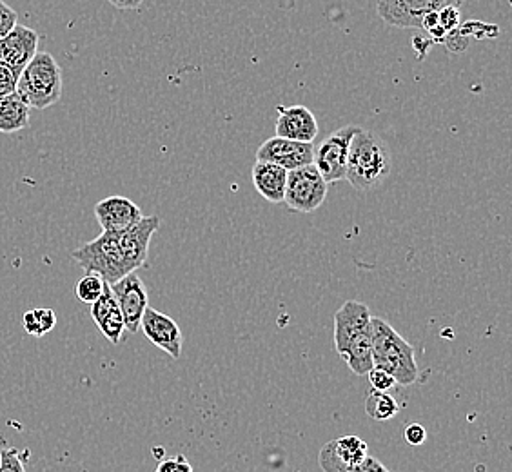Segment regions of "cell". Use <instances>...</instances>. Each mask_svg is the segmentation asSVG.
<instances>
[{
    "label": "cell",
    "instance_id": "obj_15",
    "mask_svg": "<svg viewBox=\"0 0 512 472\" xmlns=\"http://www.w3.org/2000/svg\"><path fill=\"white\" fill-rule=\"evenodd\" d=\"M158 227H160V218L144 217L138 224L129 227L128 231L117 233L122 253L126 256L131 273H135L138 267L146 266L149 244L153 235L157 233Z\"/></svg>",
    "mask_w": 512,
    "mask_h": 472
},
{
    "label": "cell",
    "instance_id": "obj_17",
    "mask_svg": "<svg viewBox=\"0 0 512 472\" xmlns=\"http://www.w3.org/2000/svg\"><path fill=\"white\" fill-rule=\"evenodd\" d=\"M91 318L100 329V333L108 338L111 344H120L126 333L124 318L120 313L119 304L111 293V287L106 284L104 293L95 304H91Z\"/></svg>",
    "mask_w": 512,
    "mask_h": 472
},
{
    "label": "cell",
    "instance_id": "obj_13",
    "mask_svg": "<svg viewBox=\"0 0 512 472\" xmlns=\"http://www.w3.org/2000/svg\"><path fill=\"white\" fill-rule=\"evenodd\" d=\"M367 458V443L358 436H342L320 451V467L325 472H351Z\"/></svg>",
    "mask_w": 512,
    "mask_h": 472
},
{
    "label": "cell",
    "instance_id": "obj_18",
    "mask_svg": "<svg viewBox=\"0 0 512 472\" xmlns=\"http://www.w3.org/2000/svg\"><path fill=\"white\" fill-rule=\"evenodd\" d=\"M251 178L256 191L266 198L267 202L280 204L286 195L287 171L275 164L256 162L251 171Z\"/></svg>",
    "mask_w": 512,
    "mask_h": 472
},
{
    "label": "cell",
    "instance_id": "obj_23",
    "mask_svg": "<svg viewBox=\"0 0 512 472\" xmlns=\"http://www.w3.org/2000/svg\"><path fill=\"white\" fill-rule=\"evenodd\" d=\"M369 384L371 387L375 389V391H380V393H387V391H391L393 387H396V380H394L391 374L384 371V369H380V367H373L369 373Z\"/></svg>",
    "mask_w": 512,
    "mask_h": 472
},
{
    "label": "cell",
    "instance_id": "obj_28",
    "mask_svg": "<svg viewBox=\"0 0 512 472\" xmlns=\"http://www.w3.org/2000/svg\"><path fill=\"white\" fill-rule=\"evenodd\" d=\"M17 80H19V77L10 68L0 66V97H6V95L15 93Z\"/></svg>",
    "mask_w": 512,
    "mask_h": 472
},
{
    "label": "cell",
    "instance_id": "obj_22",
    "mask_svg": "<svg viewBox=\"0 0 512 472\" xmlns=\"http://www.w3.org/2000/svg\"><path fill=\"white\" fill-rule=\"evenodd\" d=\"M106 282L99 275L86 273L84 278H80L79 284L75 287V293L82 304H95L104 293Z\"/></svg>",
    "mask_w": 512,
    "mask_h": 472
},
{
    "label": "cell",
    "instance_id": "obj_6",
    "mask_svg": "<svg viewBox=\"0 0 512 472\" xmlns=\"http://www.w3.org/2000/svg\"><path fill=\"white\" fill-rule=\"evenodd\" d=\"M358 131L356 126H344L336 129L324 142L315 148L313 166L318 169L327 184H336L345 180V169H347V157H349V146L351 140Z\"/></svg>",
    "mask_w": 512,
    "mask_h": 472
},
{
    "label": "cell",
    "instance_id": "obj_20",
    "mask_svg": "<svg viewBox=\"0 0 512 472\" xmlns=\"http://www.w3.org/2000/svg\"><path fill=\"white\" fill-rule=\"evenodd\" d=\"M365 411L376 422H387V420H391V418L398 414L400 405H398V402L394 400L391 394L380 393V391L371 389L367 396H365Z\"/></svg>",
    "mask_w": 512,
    "mask_h": 472
},
{
    "label": "cell",
    "instance_id": "obj_12",
    "mask_svg": "<svg viewBox=\"0 0 512 472\" xmlns=\"http://www.w3.org/2000/svg\"><path fill=\"white\" fill-rule=\"evenodd\" d=\"M140 331L146 335L151 344L157 345L158 349L168 353L171 358L178 360L182 356L184 338H182L180 327L171 316L164 315L153 307H148L142 316Z\"/></svg>",
    "mask_w": 512,
    "mask_h": 472
},
{
    "label": "cell",
    "instance_id": "obj_19",
    "mask_svg": "<svg viewBox=\"0 0 512 472\" xmlns=\"http://www.w3.org/2000/svg\"><path fill=\"white\" fill-rule=\"evenodd\" d=\"M30 126V106L17 93L0 97V133H17Z\"/></svg>",
    "mask_w": 512,
    "mask_h": 472
},
{
    "label": "cell",
    "instance_id": "obj_26",
    "mask_svg": "<svg viewBox=\"0 0 512 472\" xmlns=\"http://www.w3.org/2000/svg\"><path fill=\"white\" fill-rule=\"evenodd\" d=\"M155 472H193V467L186 460V456H175V458H166L158 463Z\"/></svg>",
    "mask_w": 512,
    "mask_h": 472
},
{
    "label": "cell",
    "instance_id": "obj_16",
    "mask_svg": "<svg viewBox=\"0 0 512 472\" xmlns=\"http://www.w3.org/2000/svg\"><path fill=\"white\" fill-rule=\"evenodd\" d=\"M318 120L315 113L306 106H289L278 108L276 120V137L295 140L302 144H313L318 137Z\"/></svg>",
    "mask_w": 512,
    "mask_h": 472
},
{
    "label": "cell",
    "instance_id": "obj_7",
    "mask_svg": "<svg viewBox=\"0 0 512 472\" xmlns=\"http://www.w3.org/2000/svg\"><path fill=\"white\" fill-rule=\"evenodd\" d=\"M465 0H376L378 17L396 28H420L427 13L460 8Z\"/></svg>",
    "mask_w": 512,
    "mask_h": 472
},
{
    "label": "cell",
    "instance_id": "obj_30",
    "mask_svg": "<svg viewBox=\"0 0 512 472\" xmlns=\"http://www.w3.org/2000/svg\"><path fill=\"white\" fill-rule=\"evenodd\" d=\"M351 472H391L387 467H385L384 463L378 462L376 458H371V456H367L364 462L360 463L358 467H355Z\"/></svg>",
    "mask_w": 512,
    "mask_h": 472
},
{
    "label": "cell",
    "instance_id": "obj_32",
    "mask_svg": "<svg viewBox=\"0 0 512 472\" xmlns=\"http://www.w3.org/2000/svg\"><path fill=\"white\" fill-rule=\"evenodd\" d=\"M0 462H2V453H0Z\"/></svg>",
    "mask_w": 512,
    "mask_h": 472
},
{
    "label": "cell",
    "instance_id": "obj_9",
    "mask_svg": "<svg viewBox=\"0 0 512 472\" xmlns=\"http://www.w3.org/2000/svg\"><path fill=\"white\" fill-rule=\"evenodd\" d=\"M111 293L119 304L120 313L124 318V325L128 333H138L142 316L148 309V291L144 282L137 273L120 278L117 284H113Z\"/></svg>",
    "mask_w": 512,
    "mask_h": 472
},
{
    "label": "cell",
    "instance_id": "obj_3",
    "mask_svg": "<svg viewBox=\"0 0 512 472\" xmlns=\"http://www.w3.org/2000/svg\"><path fill=\"white\" fill-rule=\"evenodd\" d=\"M15 93L30 109H48L62 97V69L48 51H39L22 69Z\"/></svg>",
    "mask_w": 512,
    "mask_h": 472
},
{
    "label": "cell",
    "instance_id": "obj_14",
    "mask_svg": "<svg viewBox=\"0 0 512 472\" xmlns=\"http://www.w3.org/2000/svg\"><path fill=\"white\" fill-rule=\"evenodd\" d=\"M95 217L104 233H122L138 224L144 215H142V209L133 200L113 195L100 200L95 206Z\"/></svg>",
    "mask_w": 512,
    "mask_h": 472
},
{
    "label": "cell",
    "instance_id": "obj_11",
    "mask_svg": "<svg viewBox=\"0 0 512 472\" xmlns=\"http://www.w3.org/2000/svg\"><path fill=\"white\" fill-rule=\"evenodd\" d=\"M37 53L39 33L26 26L17 24L4 39H0V66L10 68L17 77Z\"/></svg>",
    "mask_w": 512,
    "mask_h": 472
},
{
    "label": "cell",
    "instance_id": "obj_1",
    "mask_svg": "<svg viewBox=\"0 0 512 472\" xmlns=\"http://www.w3.org/2000/svg\"><path fill=\"white\" fill-rule=\"evenodd\" d=\"M391 168V151L384 140L358 128L349 146L345 180L358 191H371L389 177Z\"/></svg>",
    "mask_w": 512,
    "mask_h": 472
},
{
    "label": "cell",
    "instance_id": "obj_5",
    "mask_svg": "<svg viewBox=\"0 0 512 472\" xmlns=\"http://www.w3.org/2000/svg\"><path fill=\"white\" fill-rule=\"evenodd\" d=\"M327 187L329 184L313 164L304 168L291 169L287 171L284 202L289 209L298 213H313L324 204L327 198Z\"/></svg>",
    "mask_w": 512,
    "mask_h": 472
},
{
    "label": "cell",
    "instance_id": "obj_4",
    "mask_svg": "<svg viewBox=\"0 0 512 472\" xmlns=\"http://www.w3.org/2000/svg\"><path fill=\"white\" fill-rule=\"evenodd\" d=\"M71 258L86 273L99 275L108 286H113L120 278L131 275L117 233H102L95 240L75 249L71 253Z\"/></svg>",
    "mask_w": 512,
    "mask_h": 472
},
{
    "label": "cell",
    "instance_id": "obj_27",
    "mask_svg": "<svg viewBox=\"0 0 512 472\" xmlns=\"http://www.w3.org/2000/svg\"><path fill=\"white\" fill-rule=\"evenodd\" d=\"M438 17H440V28L449 35V33H453L456 30V26L460 22V10L449 6V8L438 11Z\"/></svg>",
    "mask_w": 512,
    "mask_h": 472
},
{
    "label": "cell",
    "instance_id": "obj_25",
    "mask_svg": "<svg viewBox=\"0 0 512 472\" xmlns=\"http://www.w3.org/2000/svg\"><path fill=\"white\" fill-rule=\"evenodd\" d=\"M0 453H2L0 472H26L24 462L15 449H4Z\"/></svg>",
    "mask_w": 512,
    "mask_h": 472
},
{
    "label": "cell",
    "instance_id": "obj_10",
    "mask_svg": "<svg viewBox=\"0 0 512 472\" xmlns=\"http://www.w3.org/2000/svg\"><path fill=\"white\" fill-rule=\"evenodd\" d=\"M313 157H315L313 144H302V142L280 137L269 138L256 151V162L275 164L286 171L313 164Z\"/></svg>",
    "mask_w": 512,
    "mask_h": 472
},
{
    "label": "cell",
    "instance_id": "obj_29",
    "mask_svg": "<svg viewBox=\"0 0 512 472\" xmlns=\"http://www.w3.org/2000/svg\"><path fill=\"white\" fill-rule=\"evenodd\" d=\"M405 440L411 445H422L427 440V433L420 423H411L405 427Z\"/></svg>",
    "mask_w": 512,
    "mask_h": 472
},
{
    "label": "cell",
    "instance_id": "obj_2",
    "mask_svg": "<svg viewBox=\"0 0 512 472\" xmlns=\"http://www.w3.org/2000/svg\"><path fill=\"white\" fill-rule=\"evenodd\" d=\"M373 364L393 376L398 385H413L418 380V365L413 345L393 325L371 316Z\"/></svg>",
    "mask_w": 512,
    "mask_h": 472
},
{
    "label": "cell",
    "instance_id": "obj_31",
    "mask_svg": "<svg viewBox=\"0 0 512 472\" xmlns=\"http://www.w3.org/2000/svg\"><path fill=\"white\" fill-rule=\"evenodd\" d=\"M108 2L119 10H137L144 0H108Z\"/></svg>",
    "mask_w": 512,
    "mask_h": 472
},
{
    "label": "cell",
    "instance_id": "obj_21",
    "mask_svg": "<svg viewBox=\"0 0 512 472\" xmlns=\"http://www.w3.org/2000/svg\"><path fill=\"white\" fill-rule=\"evenodd\" d=\"M22 325L28 335L40 338L53 331L57 325V315L53 309H31L22 316Z\"/></svg>",
    "mask_w": 512,
    "mask_h": 472
},
{
    "label": "cell",
    "instance_id": "obj_24",
    "mask_svg": "<svg viewBox=\"0 0 512 472\" xmlns=\"http://www.w3.org/2000/svg\"><path fill=\"white\" fill-rule=\"evenodd\" d=\"M17 11L8 6L4 0H0V39H4L15 26H17Z\"/></svg>",
    "mask_w": 512,
    "mask_h": 472
},
{
    "label": "cell",
    "instance_id": "obj_8",
    "mask_svg": "<svg viewBox=\"0 0 512 472\" xmlns=\"http://www.w3.org/2000/svg\"><path fill=\"white\" fill-rule=\"evenodd\" d=\"M371 333L369 307L358 300H347L335 313L336 353L344 356L347 347Z\"/></svg>",
    "mask_w": 512,
    "mask_h": 472
}]
</instances>
